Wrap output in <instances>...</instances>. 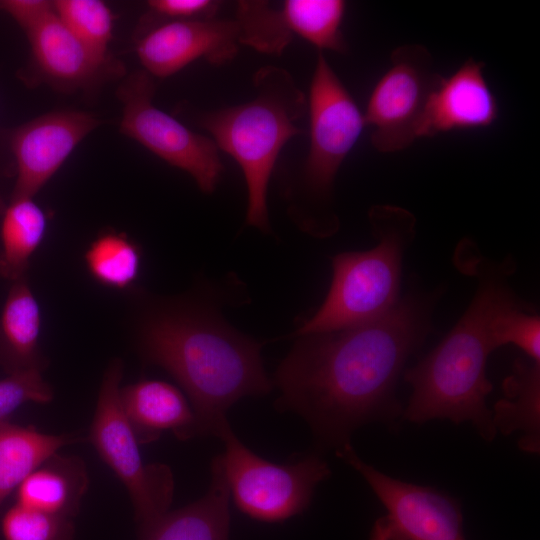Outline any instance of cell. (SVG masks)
I'll use <instances>...</instances> for the list:
<instances>
[{"label": "cell", "mask_w": 540, "mask_h": 540, "mask_svg": "<svg viewBox=\"0 0 540 540\" xmlns=\"http://www.w3.org/2000/svg\"><path fill=\"white\" fill-rule=\"evenodd\" d=\"M336 455L369 484L386 509L370 540H466L460 502L436 488L390 477L363 461L351 443Z\"/></svg>", "instance_id": "30bf717a"}, {"label": "cell", "mask_w": 540, "mask_h": 540, "mask_svg": "<svg viewBox=\"0 0 540 540\" xmlns=\"http://www.w3.org/2000/svg\"><path fill=\"white\" fill-rule=\"evenodd\" d=\"M442 293L414 288L373 321L297 336L274 376L277 409L300 415L320 446L335 449L365 424L393 421L399 375L431 333Z\"/></svg>", "instance_id": "6da1fadb"}, {"label": "cell", "mask_w": 540, "mask_h": 540, "mask_svg": "<svg viewBox=\"0 0 540 540\" xmlns=\"http://www.w3.org/2000/svg\"><path fill=\"white\" fill-rule=\"evenodd\" d=\"M56 15L85 45L102 56H110L114 15L100 0L53 1Z\"/></svg>", "instance_id": "484cf974"}, {"label": "cell", "mask_w": 540, "mask_h": 540, "mask_svg": "<svg viewBox=\"0 0 540 540\" xmlns=\"http://www.w3.org/2000/svg\"><path fill=\"white\" fill-rule=\"evenodd\" d=\"M368 219L377 244L366 251L332 257L327 296L297 328L296 337L373 321L400 299L402 263L416 236V218L403 207L377 204L370 208Z\"/></svg>", "instance_id": "8992f818"}, {"label": "cell", "mask_w": 540, "mask_h": 540, "mask_svg": "<svg viewBox=\"0 0 540 540\" xmlns=\"http://www.w3.org/2000/svg\"><path fill=\"white\" fill-rule=\"evenodd\" d=\"M491 332L497 348L513 344L529 359L540 361L539 314L514 291L496 308L491 319Z\"/></svg>", "instance_id": "d4e9b609"}, {"label": "cell", "mask_w": 540, "mask_h": 540, "mask_svg": "<svg viewBox=\"0 0 540 540\" xmlns=\"http://www.w3.org/2000/svg\"><path fill=\"white\" fill-rule=\"evenodd\" d=\"M84 258L88 272L98 283L119 290L135 282L141 267L139 246L122 232L99 235Z\"/></svg>", "instance_id": "cb8c5ba5"}, {"label": "cell", "mask_w": 540, "mask_h": 540, "mask_svg": "<svg viewBox=\"0 0 540 540\" xmlns=\"http://www.w3.org/2000/svg\"><path fill=\"white\" fill-rule=\"evenodd\" d=\"M122 375V361L113 360L101 381L88 439L126 487L140 529L168 512L174 479L167 465L143 462L120 400Z\"/></svg>", "instance_id": "52a82bcc"}, {"label": "cell", "mask_w": 540, "mask_h": 540, "mask_svg": "<svg viewBox=\"0 0 540 540\" xmlns=\"http://www.w3.org/2000/svg\"><path fill=\"white\" fill-rule=\"evenodd\" d=\"M0 10L7 13L25 33L55 12L53 1L2 0Z\"/></svg>", "instance_id": "f546056e"}, {"label": "cell", "mask_w": 540, "mask_h": 540, "mask_svg": "<svg viewBox=\"0 0 540 540\" xmlns=\"http://www.w3.org/2000/svg\"><path fill=\"white\" fill-rule=\"evenodd\" d=\"M5 540H75L73 519L15 504L2 519Z\"/></svg>", "instance_id": "4316f807"}, {"label": "cell", "mask_w": 540, "mask_h": 540, "mask_svg": "<svg viewBox=\"0 0 540 540\" xmlns=\"http://www.w3.org/2000/svg\"><path fill=\"white\" fill-rule=\"evenodd\" d=\"M218 438L225 445L219 457L230 494L240 511L255 520L279 522L302 513L315 487L331 474L316 454L289 464L267 461L246 447L230 426Z\"/></svg>", "instance_id": "ba28073f"}, {"label": "cell", "mask_w": 540, "mask_h": 540, "mask_svg": "<svg viewBox=\"0 0 540 540\" xmlns=\"http://www.w3.org/2000/svg\"><path fill=\"white\" fill-rule=\"evenodd\" d=\"M307 112L308 152L285 189V197L296 224L325 238L340 225L334 203L336 176L366 124L355 99L321 51L311 78Z\"/></svg>", "instance_id": "5b68a950"}, {"label": "cell", "mask_w": 540, "mask_h": 540, "mask_svg": "<svg viewBox=\"0 0 540 540\" xmlns=\"http://www.w3.org/2000/svg\"><path fill=\"white\" fill-rule=\"evenodd\" d=\"M4 209H5V205H4V202H3L2 197L0 195V214L3 213Z\"/></svg>", "instance_id": "4dcf8cb0"}, {"label": "cell", "mask_w": 540, "mask_h": 540, "mask_svg": "<svg viewBox=\"0 0 540 540\" xmlns=\"http://www.w3.org/2000/svg\"><path fill=\"white\" fill-rule=\"evenodd\" d=\"M230 495L217 455L211 463V483L205 495L140 528V540H228Z\"/></svg>", "instance_id": "ac0fdd59"}, {"label": "cell", "mask_w": 540, "mask_h": 540, "mask_svg": "<svg viewBox=\"0 0 540 540\" xmlns=\"http://www.w3.org/2000/svg\"><path fill=\"white\" fill-rule=\"evenodd\" d=\"M503 397L493 407L496 432L509 436L520 432V450L540 453V361L515 360L512 372L502 382Z\"/></svg>", "instance_id": "ffe728a7"}, {"label": "cell", "mask_w": 540, "mask_h": 540, "mask_svg": "<svg viewBox=\"0 0 540 540\" xmlns=\"http://www.w3.org/2000/svg\"><path fill=\"white\" fill-rule=\"evenodd\" d=\"M346 9L343 0H241L234 18L238 41L259 53L278 56L298 36L318 51L345 53Z\"/></svg>", "instance_id": "7c38bea8"}, {"label": "cell", "mask_w": 540, "mask_h": 540, "mask_svg": "<svg viewBox=\"0 0 540 540\" xmlns=\"http://www.w3.org/2000/svg\"><path fill=\"white\" fill-rule=\"evenodd\" d=\"M499 105L485 75L484 63L466 60L432 90L417 129V139L458 130L488 128Z\"/></svg>", "instance_id": "9a60e30c"}, {"label": "cell", "mask_w": 540, "mask_h": 540, "mask_svg": "<svg viewBox=\"0 0 540 540\" xmlns=\"http://www.w3.org/2000/svg\"><path fill=\"white\" fill-rule=\"evenodd\" d=\"M74 434H48L32 427L0 423V506L35 468L69 444Z\"/></svg>", "instance_id": "7402d4cb"}, {"label": "cell", "mask_w": 540, "mask_h": 540, "mask_svg": "<svg viewBox=\"0 0 540 540\" xmlns=\"http://www.w3.org/2000/svg\"><path fill=\"white\" fill-rule=\"evenodd\" d=\"M139 344L142 356L183 388L199 434L219 437L230 426L226 415L233 404L272 390L263 344L230 326L213 303L157 308L144 319Z\"/></svg>", "instance_id": "7a4b0ae2"}, {"label": "cell", "mask_w": 540, "mask_h": 540, "mask_svg": "<svg viewBox=\"0 0 540 540\" xmlns=\"http://www.w3.org/2000/svg\"><path fill=\"white\" fill-rule=\"evenodd\" d=\"M125 415L139 443L157 440L165 431L178 439L199 434L192 407L175 386L161 380H140L120 388Z\"/></svg>", "instance_id": "e0dca14e"}, {"label": "cell", "mask_w": 540, "mask_h": 540, "mask_svg": "<svg viewBox=\"0 0 540 540\" xmlns=\"http://www.w3.org/2000/svg\"><path fill=\"white\" fill-rule=\"evenodd\" d=\"M233 19L159 22L136 42V54L149 75L167 78L202 58L212 65L232 61L239 50Z\"/></svg>", "instance_id": "4fadbf2b"}, {"label": "cell", "mask_w": 540, "mask_h": 540, "mask_svg": "<svg viewBox=\"0 0 540 540\" xmlns=\"http://www.w3.org/2000/svg\"><path fill=\"white\" fill-rule=\"evenodd\" d=\"M41 372H17L0 379V423L27 402L48 403L53 399V390Z\"/></svg>", "instance_id": "83f0119b"}, {"label": "cell", "mask_w": 540, "mask_h": 540, "mask_svg": "<svg viewBox=\"0 0 540 540\" xmlns=\"http://www.w3.org/2000/svg\"><path fill=\"white\" fill-rule=\"evenodd\" d=\"M99 125V119L90 113L60 110L19 126L10 141L17 169L12 198H33Z\"/></svg>", "instance_id": "5bb4252c"}, {"label": "cell", "mask_w": 540, "mask_h": 540, "mask_svg": "<svg viewBox=\"0 0 540 540\" xmlns=\"http://www.w3.org/2000/svg\"><path fill=\"white\" fill-rule=\"evenodd\" d=\"M441 76L430 52L420 44H405L391 53V64L373 87L363 112L377 151L397 152L417 139L426 103Z\"/></svg>", "instance_id": "8fae6325"}, {"label": "cell", "mask_w": 540, "mask_h": 540, "mask_svg": "<svg viewBox=\"0 0 540 540\" xmlns=\"http://www.w3.org/2000/svg\"><path fill=\"white\" fill-rule=\"evenodd\" d=\"M253 87L255 94L249 101L198 112L195 121L243 173L246 224L269 232V181L286 143L305 134L298 123L307 113V97L286 69L274 65L254 73Z\"/></svg>", "instance_id": "277c9868"}, {"label": "cell", "mask_w": 540, "mask_h": 540, "mask_svg": "<svg viewBox=\"0 0 540 540\" xmlns=\"http://www.w3.org/2000/svg\"><path fill=\"white\" fill-rule=\"evenodd\" d=\"M154 93V79L143 69L124 80L117 91L121 132L189 174L203 193L214 192L224 171L216 144L156 107Z\"/></svg>", "instance_id": "9c48e42d"}, {"label": "cell", "mask_w": 540, "mask_h": 540, "mask_svg": "<svg viewBox=\"0 0 540 540\" xmlns=\"http://www.w3.org/2000/svg\"><path fill=\"white\" fill-rule=\"evenodd\" d=\"M87 488L84 462L75 456L56 453L23 479L17 487L16 503L73 519Z\"/></svg>", "instance_id": "44dd1931"}, {"label": "cell", "mask_w": 540, "mask_h": 540, "mask_svg": "<svg viewBox=\"0 0 540 540\" xmlns=\"http://www.w3.org/2000/svg\"><path fill=\"white\" fill-rule=\"evenodd\" d=\"M34 65L47 83L64 90L85 89L117 76L122 68L78 39L52 13L26 32Z\"/></svg>", "instance_id": "2e32d148"}, {"label": "cell", "mask_w": 540, "mask_h": 540, "mask_svg": "<svg viewBox=\"0 0 540 540\" xmlns=\"http://www.w3.org/2000/svg\"><path fill=\"white\" fill-rule=\"evenodd\" d=\"M150 11L162 21L199 20L215 18L221 6L214 0H150Z\"/></svg>", "instance_id": "f1b7e54d"}, {"label": "cell", "mask_w": 540, "mask_h": 540, "mask_svg": "<svg viewBox=\"0 0 540 540\" xmlns=\"http://www.w3.org/2000/svg\"><path fill=\"white\" fill-rule=\"evenodd\" d=\"M2 214L0 275L15 282L25 278L30 258L44 239L47 217L32 197L12 198Z\"/></svg>", "instance_id": "603a6c76"}, {"label": "cell", "mask_w": 540, "mask_h": 540, "mask_svg": "<svg viewBox=\"0 0 540 540\" xmlns=\"http://www.w3.org/2000/svg\"><path fill=\"white\" fill-rule=\"evenodd\" d=\"M458 252V267L477 279L476 292L445 338L405 371L404 380L413 390L402 415L418 424L433 419L469 422L482 439L491 442L497 434L486 404L493 389L486 376V364L497 349L491 319L501 301L513 291L509 277L516 264L510 255L495 261L471 250Z\"/></svg>", "instance_id": "3957f363"}, {"label": "cell", "mask_w": 540, "mask_h": 540, "mask_svg": "<svg viewBox=\"0 0 540 540\" xmlns=\"http://www.w3.org/2000/svg\"><path fill=\"white\" fill-rule=\"evenodd\" d=\"M40 327V307L29 284L25 278L13 282L0 313V366L8 374L43 371Z\"/></svg>", "instance_id": "d6986e66"}]
</instances>
